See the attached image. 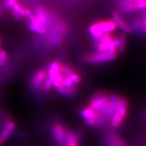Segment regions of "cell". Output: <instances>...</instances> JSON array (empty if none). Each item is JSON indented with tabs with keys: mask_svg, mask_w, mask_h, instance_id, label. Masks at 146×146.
Returning <instances> with one entry per match:
<instances>
[{
	"mask_svg": "<svg viewBox=\"0 0 146 146\" xmlns=\"http://www.w3.org/2000/svg\"><path fill=\"white\" fill-rule=\"evenodd\" d=\"M117 28L115 22L113 20H97L89 25L88 33L92 41L97 40L106 34H111Z\"/></svg>",
	"mask_w": 146,
	"mask_h": 146,
	"instance_id": "6da1fadb",
	"label": "cell"
},
{
	"mask_svg": "<svg viewBox=\"0 0 146 146\" xmlns=\"http://www.w3.org/2000/svg\"><path fill=\"white\" fill-rule=\"evenodd\" d=\"M117 57V54H112L108 52H94L84 54L82 57V60L86 64L93 65L113 62L115 60Z\"/></svg>",
	"mask_w": 146,
	"mask_h": 146,
	"instance_id": "7a4b0ae2",
	"label": "cell"
},
{
	"mask_svg": "<svg viewBox=\"0 0 146 146\" xmlns=\"http://www.w3.org/2000/svg\"><path fill=\"white\" fill-rule=\"evenodd\" d=\"M68 131L61 124H55L52 129V135L54 139L59 144L66 143Z\"/></svg>",
	"mask_w": 146,
	"mask_h": 146,
	"instance_id": "52a82bcc",
	"label": "cell"
},
{
	"mask_svg": "<svg viewBox=\"0 0 146 146\" xmlns=\"http://www.w3.org/2000/svg\"><path fill=\"white\" fill-rule=\"evenodd\" d=\"M68 77H70V79L73 82V84L76 85L80 84L82 82L81 76L78 74V73H77L76 71L72 73V74Z\"/></svg>",
	"mask_w": 146,
	"mask_h": 146,
	"instance_id": "5bb4252c",
	"label": "cell"
},
{
	"mask_svg": "<svg viewBox=\"0 0 146 146\" xmlns=\"http://www.w3.org/2000/svg\"><path fill=\"white\" fill-rule=\"evenodd\" d=\"M48 78V72L44 70H40L34 73L32 80V85L35 90L43 88V85L45 80Z\"/></svg>",
	"mask_w": 146,
	"mask_h": 146,
	"instance_id": "8992f818",
	"label": "cell"
},
{
	"mask_svg": "<svg viewBox=\"0 0 146 146\" xmlns=\"http://www.w3.org/2000/svg\"><path fill=\"white\" fill-rule=\"evenodd\" d=\"M120 40V44L117 49V53L118 54H122L125 51L127 46V36L125 33H122L119 35Z\"/></svg>",
	"mask_w": 146,
	"mask_h": 146,
	"instance_id": "8fae6325",
	"label": "cell"
},
{
	"mask_svg": "<svg viewBox=\"0 0 146 146\" xmlns=\"http://www.w3.org/2000/svg\"><path fill=\"white\" fill-rule=\"evenodd\" d=\"M129 107L118 108L110 121L108 127L112 129H116L120 127L127 116Z\"/></svg>",
	"mask_w": 146,
	"mask_h": 146,
	"instance_id": "3957f363",
	"label": "cell"
},
{
	"mask_svg": "<svg viewBox=\"0 0 146 146\" xmlns=\"http://www.w3.org/2000/svg\"><path fill=\"white\" fill-rule=\"evenodd\" d=\"M16 127H17V125H16V124L15 122L12 121H9L6 123V125L4 127L9 130L14 131V130L16 129Z\"/></svg>",
	"mask_w": 146,
	"mask_h": 146,
	"instance_id": "ac0fdd59",
	"label": "cell"
},
{
	"mask_svg": "<svg viewBox=\"0 0 146 146\" xmlns=\"http://www.w3.org/2000/svg\"><path fill=\"white\" fill-rule=\"evenodd\" d=\"M57 92L62 96L66 97H72L77 93V86L74 85L71 88H67L63 86L62 88L56 89Z\"/></svg>",
	"mask_w": 146,
	"mask_h": 146,
	"instance_id": "9c48e42d",
	"label": "cell"
},
{
	"mask_svg": "<svg viewBox=\"0 0 146 146\" xmlns=\"http://www.w3.org/2000/svg\"><path fill=\"white\" fill-rule=\"evenodd\" d=\"M13 133V131L9 130L4 127L1 130V131H0V139L3 141V142H4V141H6L7 139L11 137Z\"/></svg>",
	"mask_w": 146,
	"mask_h": 146,
	"instance_id": "7c38bea8",
	"label": "cell"
},
{
	"mask_svg": "<svg viewBox=\"0 0 146 146\" xmlns=\"http://www.w3.org/2000/svg\"><path fill=\"white\" fill-rule=\"evenodd\" d=\"M139 0H116L118 11L124 14H133L138 11L137 3Z\"/></svg>",
	"mask_w": 146,
	"mask_h": 146,
	"instance_id": "277c9868",
	"label": "cell"
},
{
	"mask_svg": "<svg viewBox=\"0 0 146 146\" xmlns=\"http://www.w3.org/2000/svg\"><path fill=\"white\" fill-rule=\"evenodd\" d=\"M7 52L0 48V66H3L5 65L7 60Z\"/></svg>",
	"mask_w": 146,
	"mask_h": 146,
	"instance_id": "4fadbf2b",
	"label": "cell"
},
{
	"mask_svg": "<svg viewBox=\"0 0 146 146\" xmlns=\"http://www.w3.org/2000/svg\"><path fill=\"white\" fill-rule=\"evenodd\" d=\"M66 146H77V142H73L71 143H68L66 144Z\"/></svg>",
	"mask_w": 146,
	"mask_h": 146,
	"instance_id": "d6986e66",
	"label": "cell"
},
{
	"mask_svg": "<svg viewBox=\"0 0 146 146\" xmlns=\"http://www.w3.org/2000/svg\"><path fill=\"white\" fill-rule=\"evenodd\" d=\"M63 85H64V86H65V87L71 88V87H72V86H74L76 85H74V84H73V82L70 79V77L65 76V79H64Z\"/></svg>",
	"mask_w": 146,
	"mask_h": 146,
	"instance_id": "e0dca14e",
	"label": "cell"
},
{
	"mask_svg": "<svg viewBox=\"0 0 146 146\" xmlns=\"http://www.w3.org/2000/svg\"><path fill=\"white\" fill-rule=\"evenodd\" d=\"M19 1L18 0H5L3 4V7L7 10L12 9Z\"/></svg>",
	"mask_w": 146,
	"mask_h": 146,
	"instance_id": "2e32d148",
	"label": "cell"
},
{
	"mask_svg": "<svg viewBox=\"0 0 146 146\" xmlns=\"http://www.w3.org/2000/svg\"><path fill=\"white\" fill-rule=\"evenodd\" d=\"M60 63L55 61L52 62L49 65L48 72V78L53 80L56 78V76L59 73V70H60Z\"/></svg>",
	"mask_w": 146,
	"mask_h": 146,
	"instance_id": "ba28073f",
	"label": "cell"
},
{
	"mask_svg": "<svg viewBox=\"0 0 146 146\" xmlns=\"http://www.w3.org/2000/svg\"><path fill=\"white\" fill-rule=\"evenodd\" d=\"M113 20L115 22L117 27L122 30L124 33L131 34L133 33V29L129 23L126 21L125 18L118 11H113L112 12Z\"/></svg>",
	"mask_w": 146,
	"mask_h": 146,
	"instance_id": "5b68a950",
	"label": "cell"
},
{
	"mask_svg": "<svg viewBox=\"0 0 146 146\" xmlns=\"http://www.w3.org/2000/svg\"><path fill=\"white\" fill-rule=\"evenodd\" d=\"M140 17L142 23V34H146V9L142 11Z\"/></svg>",
	"mask_w": 146,
	"mask_h": 146,
	"instance_id": "9a60e30c",
	"label": "cell"
},
{
	"mask_svg": "<svg viewBox=\"0 0 146 146\" xmlns=\"http://www.w3.org/2000/svg\"><path fill=\"white\" fill-rule=\"evenodd\" d=\"M98 111H94L93 110L90 108L89 107L84 108L80 111V115L84 118V120L95 117L98 115Z\"/></svg>",
	"mask_w": 146,
	"mask_h": 146,
	"instance_id": "30bf717a",
	"label": "cell"
},
{
	"mask_svg": "<svg viewBox=\"0 0 146 146\" xmlns=\"http://www.w3.org/2000/svg\"><path fill=\"white\" fill-rule=\"evenodd\" d=\"M3 143H4L3 141L1 139H0V146H2V145H3Z\"/></svg>",
	"mask_w": 146,
	"mask_h": 146,
	"instance_id": "ffe728a7",
	"label": "cell"
}]
</instances>
